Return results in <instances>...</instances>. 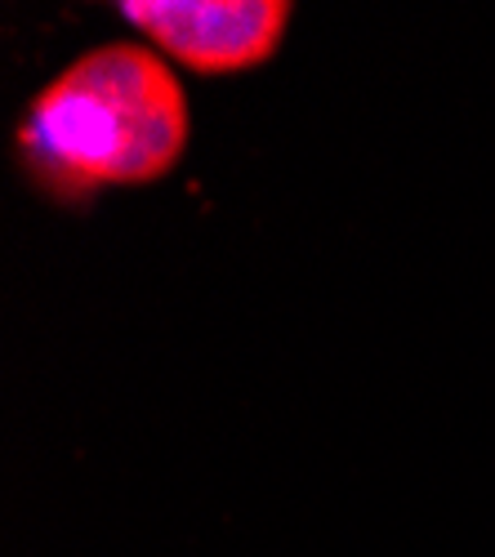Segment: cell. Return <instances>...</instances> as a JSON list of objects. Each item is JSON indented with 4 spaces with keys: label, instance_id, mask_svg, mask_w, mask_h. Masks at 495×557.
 Returning a JSON list of instances; mask_svg holds the SVG:
<instances>
[{
    "label": "cell",
    "instance_id": "1",
    "mask_svg": "<svg viewBox=\"0 0 495 557\" xmlns=\"http://www.w3.org/2000/svg\"><path fill=\"white\" fill-rule=\"evenodd\" d=\"M193 138L188 89L144 40H108L72 59L27 99L14 157L59 206L112 188H152L178 170Z\"/></svg>",
    "mask_w": 495,
    "mask_h": 557
},
{
    "label": "cell",
    "instance_id": "2",
    "mask_svg": "<svg viewBox=\"0 0 495 557\" xmlns=\"http://www.w3.org/2000/svg\"><path fill=\"white\" fill-rule=\"evenodd\" d=\"M116 14L152 50L197 76H242L282 54L290 0H121Z\"/></svg>",
    "mask_w": 495,
    "mask_h": 557
}]
</instances>
